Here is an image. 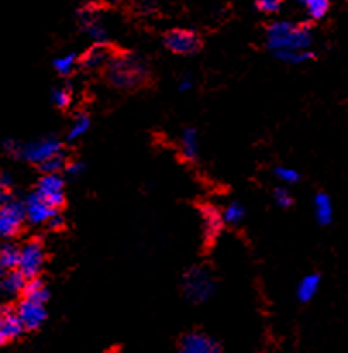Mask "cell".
Instances as JSON below:
<instances>
[{"mask_svg":"<svg viewBox=\"0 0 348 353\" xmlns=\"http://www.w3.org/2000/svg\"><path fill=\"white\" fill-rule=\"evenodd\" d=\"M198 133L193 128L183 131L181 134V154L186 161H195L198 157Z\"/></svg>","mask_w":348,"mask_h":353,"instance_id":"18","label":"cell"},{"mask_svg":"<svg viewBox=\"0 0 348 353\" xmlns=\"http://www.w3.org/2000/svg\"><path fill=\"white\" fill-rule=\"evenodd\" d=\"M14 312H16L23 330H30V331L38 330V327L43 324V321L47 319V310H45V305L28 299L21 300V302L17 303Z\"/></svg>","mask_w":348,"mask_h":353,"instance_id":"9","label":"cell"},{"mask_svg":"<svg viewBox=\"0 0 348 353\" xmlns=\"http://www.w3.org/2000/svg\"><path fill=\"white\" fill-rule=\"evenodd\" d=\"M64 171L68 172L69 176H72V178H76V176H79L83 171H85V165H83V162L79 161H72L69 162V164H65Z\"/></svg>","mask_w":348,"mask_h":353,"instance_id":"33","label":"cell"},{"mask_svg":"<svg viewBox=\"0 0 348 353\" xmlns=\"http://www.w3.org/2000/svg\"><path fill=\"white\" fill-rule=\"evenodd\" d=\"M14 186V178L12 174H9V172H0V188L3 190V192H7V190H10Z\"/></svg>","mask_w":348,"mask_h":353,"instance_id":"35","label":"cell"},{"mask_svg":"<svg viewBox=\"0 0 348 353\" xmlns=\"http://www.w3.org/2000/svg\"><path fill=\"white\" fill-rule=\"evenodd\" d=\"M281 6L283 3L279 2V0H258V2H255V7L264 14L279 12V10H281Z\"/></svg>","mask_w":348,"mask_h":353,"instance_id":"30","label":"cell"},{"mask_svg":"<svg viewBox=\"0 0 348 353\" xmlns=\"http://www.w3.org/2000/svg\"><path fill=\"white\" fill-rule=\"evenodd\" d=\"M303 6H305V10L310 19L314 21L323 19L327 14V10H329V2L327 0H307V2H303Z\"/></svg>","mask_w":348,"mask_h":353,"instance_id":"23","label":"cell"},{"mask_svg":"<svg viewBox=\"0 0 348 353\" xmlns=\"http://www.w3.org/2000/svg\"><path fill=\"white\" fill-rule=\"evenodd\" d=\"M21 147H23V145L17 143L16 140H6V141H3V148H6L7 154L16 155V157L21 154Z\"/></svg>","mask_w":348,"mask_h":353,"instance_id":"34","label":"cell"},{"mask_svg":"<svg viewBox=\"0 0 348 353\" xmlns=\"http://www.w3.org/2000/svg\"><path fill=\"white\" fill-rule=\"evenodd\" d=\"M183 290L190 302L202 303L207 302L216 292V283L207 269L193 268L190 269L183 279Z\"/></svg>","mask_w":348,"mask_h":353,"instance_id":"3","label":"cell"},{"mask_svg":"<svg viewBox=\"0 0 348 353\" xmlns=\"http://www.w3.org/2000/svg\"><path fill=\"white\" fill-rule=\"evenodd\" d=\"M65 164H68V162H65L64 154L59 152V154L52 155V157H48L45 162H41L40 169L43 171V174H59L61 171H64Z\"/></svg>","mask_w":348,"mask_h":353,"instance_id":"22","label":"cell"},{"mask_svg":"<svg viewBox=\"0 0 348 353\" xmlns=\"http://www.w3.org/2000/svg\"><path fill=\"white\" fill-rule=\"evenodd\" d=\"M147 74V62L140 55H116L107 62V78L117 88H134L143 81Z\"/></svg>","mask_w":348,"mask_h":353,"instance_id":"2","label":"cell"},{"mask_svg":"<svg viewBox=\"0 0 348 353\" xmlns=\"http://www.w3.org/2000/svg\"><path fill=\"white\" fill-rule=\"evenodd\" d=\"M314 212H316L317 223L326 226L333 221V203L326 193H319L314 200Z\"/></svg>","mask_w":348,"mask_h":353,"instance_id":"19","label":"cell"},{"mask_svg":"<svg viewBox=\"0 0 348 353\" xmlns=\"http://www.w3.org/2000/svg\"><path fill=\"white\" fill-rule=\"evenodd\" d=\"M267 48L278 52L309 50L312 45V30L309 24H293L288 21H274L265 31Z\"/></svg>","mask_w":348,"mask_h":353,"instance_id":"1","label":"cell"},{"mask_svg":"<svg viewBox=\"0 0 348 353\" xmlns=\"http://www.w3.org/2000/svg\"><path fill=\"white\" fill-rule=\"evenodd\" d=\"M7 200H9V195H7V192H3V190L0 188V207H2Z\"/></svg>","mask_w":348,"mask_h":353,"instance_id":"37","label":"cell"},{"mask_svg":"<svg viewBox=\"0 0 348 353\" xmlns=\"http://www.w3.org/2000/svg\"><path fill=\"white\" fill-rule=\"evenodd\" d=\"M26 279L23 278L19 271H6L0 276V302L7 305L9 302L16 300L17 296L23 295Z\"/></svg>","mask_w":348,"mask_h":353,"instance_id":"11","label":"cell"},{"mask_svg":"<svg viewBox=\"0 0 348 353\" xmlns=\"http://www.w3.org/2000/svg\"><path fill=\"white\" fill-rule=\"evenodd\" d=\"M90 126H92V121H90V117L86 116V114H81V116H78L74 119V123H72L71 130H69L68 133V138L69 140H78V138H81L83 134H86V131L90 130Z\"/></svg>","mask_w":348,"mask_h":353,"instance_id":"24","label":"cell"},{"mask_svg":"<svg viewBox=\"0 0 348 353\" xmlns=\"http://www.w3.org/2000/svg\"><path fill=\"white\" fill-rule=\"evenodd\" d=\"M110 54L109 48L105 45H95L90 50H86V54L81 57V65L86 69H99L102 65H105L109 62Z\"/></svg>","mask_w":348,"mask_h":353,"instance_id":"16","label":"cell"},{"mask_svg":"<svg viewBox=\"0 0 348 353\" xmlns=\"http://www.w3.org/2000/svg\"><path fill=\"white\" fill-rule=\"evenodd\" d=\"M64 223H65L64 216H62V214H59V210H57L55 214H52L50 219L45 223V226H47L50 231H59V230H62V228H64Z\"/></svg>","mask_w":348,"mask_h":353,"instance_id":"32","label":"cell"},{"mask_svg":"<svg viewBox=\"0 0 348 353\" xmlns=\"http://www.w3.org/2000/svg\"><path fill=\"white\" fill-rule=\"evenodd\" d=\"M76 62H78L76 54H65V55H61V57L55 59L54 68L61 76H68V74H71V71L74 69Z\"/></svg>","mask_w":348,"mask_h":353,"instance_id":"26","label":"cell"},{"mask_svg":"<svg viewBox=\"0 0 348 353\" xmlns=\"http://www.w3.org/2000/svg\"><path fill=\"white\" fill-rule=\"evenodd\" d=\"M164 45L174 54H195L200 48V37L193 30H171L164 34Z\"/></svg>","mask_w":348,"mask_h":353,"instance_id":"8","label":"cell"},{"mask_svg":"<svg viewBox=\"0 0 348 353\" xmlns=\"http://www.w3.org/2000/svg\"><path fill=\"white\" fill-rule=\"evenodd\" d=\"M19 264V247L10 241L0 245V268L3 271H16Z\"/></svg>","mask_w":348,"mask_h":353,"instance_id":"20","label":"cell"},{"mask_svg":"<svg viewBox=\"0 0 348 353\" xmlns=\"http://www.w3.org/2000/svg\"><path fill=\"white\" fill-rule=\"evenodd\" d=\"M179 353H221V345L203 333H190L183 336Z\"/></svg>","mask_w":348,"mask_h":353,"instance_id":"10","label":"cell"},{"mask_svg":"<svg viewBox=\"0 0 348 353\" xmlns=\"http://www.w3.org/2000/svg\"><path fill=\"white\" fill-rule=\"evenodd\" d=\"M59 152H61V141L54 137H45L23 145V147H21L19 157H23L24 161L40 165L41 162H45L48 157H52V155L59 154Z\"/></svg>","mask_w":348,"mask_h":353,"instance_id":"7","label":"cell"},{"mask_svg":"<svg viewBox=\"0 0 348 353\" xmlns=\"http://www.w3.org/2000/svg\"><path fill=\"white\" fill-rule=\"evenodd\" d=\"M79 23H81L83 30L88 33L90 38L96 41L99 45H102L107 40V28L103 24L102 17L92 9H85L79 14Z\"/></svg>","mask_w":348,"mask_h":353,"instance_id":"13","label":"cell"},{"mask_svg":"<svg viewBox=\"0 0 348 353\" xmlns=\"http://www.w3.org/2000/svg\"><path fill=\"white\" fill-rule=\"evenodd\" d=\"M24 216H26L28 223H31L33 226H40V224H45L48 219H50L52 214H55L57 210L50 209L47 203L41 199H38L37 195H30L26 200H24Z\"/></svg>","mask_w":348,"mask_h":353,"instance_id":"12","label":"cell"},{"mask_svg":"<svg viewBox=\"0 0 348 353\" xmlns=\"http://www.w3.org/2000/svg\"><path fill=\"white\" fill-rule=\"evenodd\" d=\"M320 285V276L319 274H309L300 281L298 285V299L302 302H309L316 296L317 290H319Z\"/></svg>","mask_w":348,"mask_h":353,"instance_id":"21","label":"cell"},{"mask_svg":"<svg viewBox=\"0 0 348 353\" xmlns=\"http://www.w3.org/2000/svg\"><path fill=\"white\" fill-rule=\"evenodd\" d=\"M279 61L289 62V64H302V62L310 61L314 59L312 50H298V52H278L274 54Z\"/></svg>","mask_w":348,"mask_h":353,"instance_id":"25","label":"cell"},{"mask_svg":"<svg viewBox=\"0 0 348 353\" xmlns=\"http://www.w3.org/2000/svg\"><path fill=\"white\" fill-rule=\"evenodd\" d=\"M274 199H276V203H278L279 207H283V209H286V207H289L293 203L291 193H289L286 188H276Z\"/></svg>","mask_w":348,"mask_h":353,"instance_id":"31","label":"cell"},{"mask_svg":"<svg viewBox=\"0 0 348 353\" xmlns=\"http://www.w3.org/2000/svg\"><path fill=\"white\" fill-rule=\"evenodd\" d=\"M3 274V269L2 268H0V276H2Z\"/></svg>","mask_w":348,"mask_h":353,"instance_id":"38","label":"cell"},{"mask_svg":"<svg viewBox=\"0 0 348 353\" xmlns=\"http://www.w3.org/2000/svg\"><path fill=\"white\" fill-rule=\"evenodd\" d=\"M26 216H24V203L19 200L9 199L0 207V238H12L23 228Z\"/></svg>","mask_w":348,"mask_h":353,"instance_id":"6","label":"cell"},{"mask_svg":"<svg viewBox=\"0 0 348 353\" xmlns=\"http://www.w3.org/2000/svg\"><path fill=\"white\" fill-rule=\"evenodd\" d=\"M221 217H223L227 224H238L245 217L243 205L238 202H231L229 205L224 209V212L221 214Z\"/></svg>","mask_w":348,"mask_h":353,"instance_id":"27","label":"cell"},{"mask_svg":"<svg viewBox=\"0 0 348 353\" xmlns=\"http://www.w3.org/2000/svg\"><path fill=\"white\" fill-rule=\"evenodd\" d=\"M34 195L43 200L50 209L59 210L64 205V179L61 174H43L37 183Z\"/></svg>","mask_w":348,"mask_h":353,"instance_id":"5","label":"cell"},{"mask_svg":"<svg viewBox=\"0 0 348 353\" xmlns=\"http://www.w3.org/2000/svg\"><path fill=\"white\" fill-rule=\"evenodd\" d=\"M52 102L57 107H61V109H65L71 103V92L68 88H54V92H52Z\"/></svg>","mask_w":348,"mask_h":353,"instance_id":"29","label":"cell"},{"mask_svg":"<svg viewBox=\"0 0 348 353\" xmlns=\"http://www.w3.org/2000/svg\"><path fill=\"white\" fill-rule=\"evenodd\" d=\"M23 326H21L19 319H17L12 307L2 303V305H0V334L3 336V340L9 343L10 340L19 338L21 334H23Z\"/></svg>","mask_w":348,"mask_h":353,"instance_id":"14","label":"cell"},{"mask_svg":"<svg viewBox=\"0 0 348 353\" xmlns=\"http://www.w3.org/2000/svg\"><path fill=\"white\" fill-rule=\"evenodd\" d=\"M192 88H193V79L190 78V76L181 78V81H179V90H181V92H188V90Z\"/></svg>","mask_w":348,"mask_h":353,"instance_id":"36","label":"cell"},{"mask_svg":"<svg viewBox=\"0 0 348 353\" xmlns=\"http://www.w3.org/2000/svg\"><path fill=\"white\" fill-rule=\"evenodd\" d=\"M23 296L28 300H33V302L41 303L45 305V302L48 300V288L40 278H34V279H28L26 285H24L23 290Z\"/></svg>","mask_w":348,"mask_h":353,"instance_id":"17","label":"cell"},{"mask_svg":"<svg viewBox=\"0 0 348 353\" xmlns=\"http://www.w3.org/2000/svg\"><path fill=\"white\" fill-rule=\"evenodd\" d=\"M45 262V248L40 240H30L19 247V264L16 271L23 274V278L34 279L40 274Z\"/></svg>","mask_w":348,"mask_h":353,"instance_id":"4","label":"cell"},{"mask_svg":"<svg viewBox=\"0 0 348 353\" xmlns=\"http://www.w3.org/2000/svg\"><path fill=\"white\" fill-rule=\"evenodd\" d=\"M274 174L276 178L281 179V181L286 183V185H295V183L300 179L298 171H295V169L291 168H283V165H279V168L274 169Z\"/></svg>","mask_w":348,"mask_h":353,"instance_id":"28","label":"cell"},{"mask_svg":"<svg viewBox=\"0 0 348 353\" xmlns=\"http://www.w3.org/2000/svg\"><path fill=\"white\" fill-rule=\"evenodd\" d=\"M221 228H223V217L219 210L212 205L202 207V230L209 243L216 240L217 234L221 233Z\"/></svg>","mask_w":348,"mask_h":353,"instance_id":"15","label":"cell"}]
</instances>
